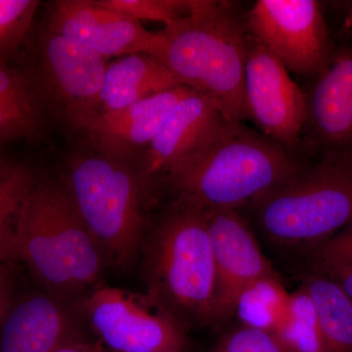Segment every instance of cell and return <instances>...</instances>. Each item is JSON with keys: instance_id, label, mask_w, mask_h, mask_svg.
Wrapping results in <instances>:
<instances>
[{"instance_id": "obj_1", "label": "cell", "mask_w": 352, "mask_h": 352, "mask_svg": "<svg viewBox=\"0 0 352 352\" xmlns=\"http://www.w3.org/2000/svg\"><path fill=\"white\" fill-rule=\"evenodd\" d=\"M300 170L282 146L242 122L224 119L166 176L182 200L205 210H236Z\"/></svg>"}, {"instance_id": "obj_2", "label": "cell", "mask_w": 352, "mask_h": 352, "mask_svg": "<svg viewBox=\"0 0 352 352\" xmlns=\"http://www.w3.org/2000/svg\"><path fill=\"white\" fill-rule=\"evenodd\" d=\"M157 59L183 87L207 95L227 120H248L247 25L227 2L189 0V13L166 25Z\"/></svg>"}, {"instance_id": "obj_3", "label": "cell", "mask_w": 352, "mask_h": 352, "mask_svg": "<svg viewBox=\"0 0 352 352\" xmlns=\"http://www.w3.org/2000/svg\"><path fill=\"white\" fill-rule=\"evenodd\" d=\"M15 259L45 291L78 300L96 287L107 263L64 185L36 182L18 215Z\"/></svg>"}, {"instance_id": "obj_4", "label": "cell", "mask_w": 352, "mask_h": 352, "mask_svg": "<svg viewBox=\"0 0 352 352\" xmlns=\"http://www.w3.org/2000/svg\"><path fill=\"white\" fill-rule=\"evenodd\" d=\"M146 250L147 293L183 326L212 324L217 268L205 210L180 199Z\"/></svg>"}, {"instance_id": "obj_5", "label": "cell", "mask_w": 352, "mask_h": 352, "mask_svg": "<svg viewBox=\"0 0 352 352\" xmlns=\"http://www.w3.org/2000/svg\"><path fill=\"white\" fill-rule=\"evenodd\" d=\"M251 203L264 233L281 245L316 247L352 223V152H323Z\"/></svg>"}, {"instance_id": "obj_6", "label": "cell", "mask_w": 352, "mask_h": 352, "mask_svg": "<svg viewBox=\"0 0 352 352\" xmlns=\"http://www.w3.org/2000/svg\"><path fill=\"white\" fill-rule=\"evenodd\" d=\"M132 164L96 154L76 157L67 170L69 196L106 261L131 264L144 239L142 190Z\"/></svg>"}, {"instance_id": "obj_7", "label": "cell", "mask_w": 352, "mask_h": 352, "mask_svg": "<svg viewBox=\"0 0 352 352\" xmlns=\"http://www.w3.org/2000/svg\"><path fill=\"white\" fill-rule=\"evenodd\" d=\"M83 316L113 352L184 351L182 322L150 294L98 287L82 302Z\"/></svg>"}, {"instance_id": "obj_8", "label": "cell", "mask_w": 352, "mask_h": 352, "mask_svg": "<svg viewBox=\"0 0 352 352\" xmlns=\"http://www.w3.org/2000/svg\"><path fill=\"white\" fill-rule=\"evenodd\" d=\"M248 32L288 71L317 76L332 57V43L316 0H258L247 15Z\"/></svg>"}, {"instance_id": "obj_9", "label": "cell", "mask_w": 352, "mask_h": 352, "mask_svg": "<svg viewBox=\"0 0 352 352\" xmlns=\"http://www.w3.org/2000/svg\"><path fill=\"white\" fill-rule=\"evenodd\" d=\"M248 120L289 152L307 126V94L274 55L248 34L245 69Z\"/></svg>"}, {"instance_id": "obj_10", "label": "cell", "mask_w": 352, "mask_h": 352, "mask_svg": "<svg viewBox=\"0 0 352 352\" xmlns=\"http://www.w3.org/2000/svg\"><path fill=\"white\" fill-rule=\"evenodd\" d=\"M39 69L46 92L69 126L87 131L99 117L106 58L76 39L46 30Z\"/></svg>"}, {"instance_id": "obj_11", "label": "cell", "mask_w": 352, "mask_h": 352, "mask_svg": "<svg viewBox=\"0 0 352 352\" xmlns=\"http://www.w3.org/2000/svg\"><path fill=\"white\" fill-rule=\"evenodd\" d=\"M46 30L76 39L106 59L132 54L157 58L166 43L163 32L148 31L139 21L97 0L53 2Z\"/></svg>"}, {"instance_id": "obj_12", "label": "cell", "mask_w": 352, "mask_h": 352, "mask_svg": "<svg viewBox=\"0 0 352 352\" xmlns=\"http://www.w3.org/2000/svg\"><path fill=\"white\" fill-rule=\"evenodd\" d=\"M217 268L212 323L230 318L245 289L278 276L254 233L236 210H205Z\"/></svg>"}, {"instance_id": "obj_13", "label": "cell", "mask_w": 352, "mask_h": 352, "mask_svg": "<svg viewBox=\"0 0 352 352\" xmlns=\"http://www.w3.org/2000/svg\"><path fill=\"white\" fill-rule=\"evenodd\" d=\"M45 291L11 302L1 326L0 352H56L85 340L82 303Z\"/></svg>"}, {"instance_id": "obj_14", "label": "cell", "mask_w": 352, "mask_h": 352, "mask_svg": "<svg viewBox=\"0 0 352 352\" xmlns=\"http://www.w3.org/2000/svg\"><path fill=\"white\" fill-rule=\"evenodd\" d=\"M192 91L176 87L152 95L116 112L101 115L88 126L97 152L129 164L144 153L178 103Z\"/></svg>"}, {"instance_id": "obj_15", "label": "cell", "mask_w": 352, "mask_h": 352, "mask_svg": "<svg viewBox=\"0 0 352 352\" xmlns=\"http://www.w3.org/2000/svg\"><path fill=\"white\" fill-rule=\"evenodd\" d=\"M307 94L305 129L326 151L352 152V48L333 52Z\"/></svg>"}, {"instance_id": "obj_16", "label": "cell", "mask_w": 352, "mask_h": 352, "mask_svg": "<svg viewBox=\"0 0 352 352\" xmlns=\"http://www.w3.org/2000/svg\"><path fill=\"white\" fill-rule=\"evenodd\" d=\"M226 119L207 95L192 90L173 109L143 153L138 168L143 182L168 171L192 154Z\"/></svg>"}, {"instance_id": "obj_17", "label": "cell", "mask_w": 352, "mask_h": 352, "mask_svg": "<svg viewBox=\"0 0 352 352\" xmlns=\"http://www.w3.org/2000/svg\"><path fill=\"white\" fill-rule=\"evenodd\" d=\"M182 85L156 57L127 55L107 65L100 92L99 116L122 110L152 95Z\"/></svg>"}, {"instance_id": "obj_18", "label": "cell", "mask_w": 352, "mask_h": 352, "mask_svg": "<svg viewBox=\"0 0 352 352\" xmlns=\"http://www.w3.org/2000/svg\"><path fill=\"white\" fill-rule=\"evenodd\" d=\"M302 288L314 305L332 352H352V302L339 285L323 273L305 279Z\"/></svg>"}, {"instance_id": "obj_19", "label": "cell", "mask_w": 352, "mask_h": 352, "mask_svg": "<svg viewBox=\"0 0 352 352\" xmlns=\"http://www.w3.org/2000/svg\"><path fill=\"white\" fill-rule=\"evenodd\" d=\"M36 182L29 166L0 159V261L15 259L18 215Z\"/></svg>"}, {"instance_id": "obj_20", "label": "cell", "mask_w": 352, "mask_h": 352, "mask_svg": "<svg viewBox=\"0 0 352 352\" xmlns=\"http://www.w3.org/2000/svg\"><path fill=\"white\" fill-rule=\"evenodd\" d=\"M289 298L279 276L264 278L245 289L234 314L245 327L275 333L286 317Z\"/></svg>"}, {"instance_id": "obj_21", "label": "cell", "mask_w": 352, "mask_h": 352, "mask_svg": "<svg viewBox=\"0 0 352 352\" xmlns=\"http://www.w3.org/2000/svg\"><path fill=\"white\" fill-rule=\"evenodd\" d=\"M274 333L291 352H332L302 287L289 294L286 317Z\"/></svg>"}, {"instance_id": "obj_22", "label": "cell", "mask_w": 352, "mask_h": 352, "mask_svg": "<svg viewBox=\"0 0 352 352\" xmlns=\"http://www.w3.org/2000/svg\"><path fill=\"white\" fill-rule=\"evenodd\" d=\"M41 2L0 0V56L13 54L23 43Z\"/></svg>"}, {"instance_id": "obj_23", "label": "cell", "mask_w": 352, "mask_h": 352, "mask_svg": "<svg viewBox=\"0 0 352 352\" xmlns=\"http://www.w3.org/2000/svg\"><path fill=\"white\" fill-rule=\"evenodd\" d=\"M100 6L126 14L133 19L161 22L164 25L189 13V0H97Z\"/></svg>"}, {"instance_id": "obj_24", "label": "cell", "mask_w": 352, "mask_h": 352, "mask_svg": "<svg viewBox=\"0 0 352 352\" xmlns=\"http://www.w3.org/2000/svg\"><path fill=\"white\" fill-rule=\"evenodd\" d=\"M212 352H291L274 333L241 326L224 335Z\"/></svg>"}, {"instance_id": "obj_25", "label": "cell", "mask_w": 352, "mask_h": 352, "mask_svg": "<svg viewBox=\"0 0 352 352\" xmlns=\"http://www.w3.org/2000/svg\"><path fill=\"white\" fill-rule=\"evenodd\" d=\"M0 101L38 120L36 90L25 76L0 63Z\"/></svg>"}, {"instance_id": "obj_26", "label": "cell", "mask_w": 352, "mask_h": 352, "mask_svg": "<svg viewBox=\"0 0 352 352\" xmlns=\"http://www.w3.org/2000/svg\"><path fill=\"white\" fill-rule=\"evenodd\" d=\"M314 248L317 270L352 263V223Z\"/></svg>"}, {"instance_id": "obj_27", "label": "cell", "mask_w": 352, "mask_h": 352, "mask_svg": "<svg viewBox=\"0 0 352 352\" xmlns=\"http://www.w3.org/2000/svg\"><path fill=\"white\" fill-rule=\"evenodd\" d=\"M38 126V119L0 101V139L29 138Z\"/></svg>"}, {"instance_id": "obj_28", "label": "cell", "mask_w": 352, "mask_h": 352, "mask_svg": "<svg viewBox=\"0 0 352 352\" xmlns=\"http://www.w3.org/2000/svg\"><path fill=\"white\" fill-rule=\"evenodd\" d=\"M317 272L327 275L339 285L344 293L352 289V263L328 266V267L317 270Z\"/></svg>"}, {"instance_id": "obj_29", "label": "cell", "mask_w": 352, "mask_h": 352, "mask_svg": "<svg viewBox=\"0 0 352 352\" xmlns=\"http://www.w3.org/2000/svg\"><path fill=\"white\" fill-rule=\"evenodd\" d=\"M7 263L0 261V328L6 318L7 311L10 307L11 302V279Z\"/></svg>"}, {"instance_id": "obj_30", "label": "cell", "mask_w": 352, "mask_h": 352, "mask_svg": "<svg viewBox=\"0 0 352 352\" xmlns=\"http://www.w3.org/2000/svg\"><path fill=\"white\" fill-rule=\"evenodd\" d=\"M56 352H108L107 349L99 342L82 340L59 349Z\"/></svg>"}, {"instance_id": "obj_31", "label": "cell", "mask_w": 352, "mask_h": 352, "mask_svg": "<svg viewBox=\"0 0 352 352\" xmlns=\"http://www.w3.org/2000/svg\"><path fill=\"white\" fill-rule=\"evenodd\" d=\"M349 20H351V23L352 24V6L351 7V9H349Z\"/></svg>"}, {"instance_id": "obj_32", "label": "cell", "mask_w": 352, "mask_h": 352, "mask_svg": "<svg viewBox=\"0 0 352 352\" xmlns=\"http://www.w3.org/2000/svg\"><path fill=\"white\" fill-rule=\"evenodd\" d=\"M346 295L349 296V298H351L352 302V289H351V291L347 292V293H346Z\"/></svg>"}, {"instance_id": "obj_33", "label": "cell", "mask_w": 352, "mask_h": 352, "mask_svg": "<svg viewBox=\"0 0 352 352\" xmlns=\"http://www.w3.org/2000/svg\"><path fill=\"white\" fill-rule=\"evenodd\" d=\"M164 352H184V351H164Z\"/></svg>"}]
</instances>
